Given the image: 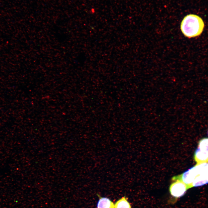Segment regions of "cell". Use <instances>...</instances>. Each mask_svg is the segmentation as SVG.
<instances>
[{"label":"cell","instance_id":"obj_1","mask_svg":"<svg viewBox=\"0 0 208 208\" xmlns=\"http://www.w3.org/2000/svg\"><path fill=\"white\" fill-rule=\"evenodd\" d=\"M181 180L188 189L208 183V163L196 164L182 174L174 177Z\"/></svg>","mask_w":208,"mask_h":208},{"label":"cell","instance_id":"obj_2","mask_svg":"<svg viewBox=\"0 0 208 208\" xmlns=\"http://www.w3.org/2000/svg\"><path fill=\"white\" fill-rule=\"evenodd\" d=\"M204 27V22L201 17L190 14L183 18L181 23L180 29L185 36L191 38L200 35Z\"/></svg>","mask_w":208,"mask_h":208},{"label":"cell","instance_id":"obj_3","mask_svg":"<svg viewBox=\"0 0 208 208\" xmlns=\"http://www.w3.org/2000/svg\"><path fill=\"white\" fill-rule=\"evenodd\" d=\"M173 182L169 188L171 195L173 197L178 198L183 196L188 190L186 185L181 180L173 177Z\"/></svg>","mask_w":208,"mask_h":208},{"label":"cell","instance_id":"obj_4","mask_svg":"<svg viewBox=\"0 0 208 208\" xmlns=\"http://www.w3.org/2000/svg\"><path fill=\"white\" fill-rule=\"evenodd\" d=\"M208 159V151H203L198 148L194 155V159L196 164L207 162Z\"/></svg>","mask_w":208,"mask_h":208},{"label":"cell","instance_id":"obj_5","mask_svg":"<svg viewBox=\"0 0 208 208\" xmlns=\"http://www.w3.org/2000/svg\"><path fill=\"white\" fill-rule=\"evenodd\" d=\"M99 198L97 208H114V204L109 198L103 197L97 194Z\"/></svg>","mask_w":208,"mask_h":208},{"label":"cell","instance_id":"obj_6","mask_svg":"<svg viewBox=\"0 0 208 208\" xmlns=\"http://www.w3.org/2000/svg\"><path fill=\"white\" fill-rule=\"evenodd\" d=\"M114 208H131V207L125 196H124L116 201L114 204Z\"/></svg>","mask_w":208,"mask_h":208},{"label":"cell","instance_id":"obj_7","mask_svg":"<svg viewBox=\"0 0 208 208\" xmlns=\"http://www.w3.org/2000/svg\"><path fill=\"white\" fill-rule=\"evenodd\" d=\"M198 148L201 150L208 151V138L201 139L198 142Z\"/></svg>","mask_w":208,"mask_h":208},{"label":"cell","instance_id":"obj_8","mask_svg":"<svg viewBox=\"0 0 208 208\" xmlns=\"http://www.w3.org/2000/svg\"><path fill=\"white\" fill-rule=\"evenodd\" d=\"M207 162H208V160H207Z\"/></svg>","mask_w":208,"mask_h":208},{"label":"cell","instance_id":"obj_9","mask_svg":"<svg viewBox=\"0 0 208 208\" xmlns=\"http://www.w3.org/2000/svg\"></svg>","mask_w":208,"mask_h":208}]
</instances>
